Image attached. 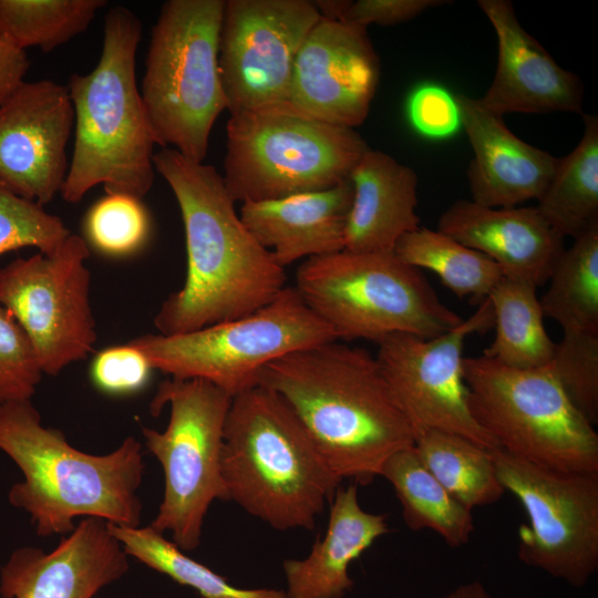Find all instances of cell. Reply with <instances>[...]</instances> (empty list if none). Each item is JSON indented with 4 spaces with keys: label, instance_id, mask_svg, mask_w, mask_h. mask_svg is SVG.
I'll list each match as a JSON object with an SVG mask.
<instances>
[{
    "label": "cell",
    "instance_id": "cell-1",
    "mask_svg": "<svg viewBox=\"0 0 598 598\" xmlns=\"http://www.w3.org/2000/svg\"><path fill=\"white\" fill-rule=\"evenodd\" d=\"M153 163L179 206L187 254L184 286L154 318L159 334L238 319L272 301L286 287L285 268L244 225L221 174L172 147Z\"/></svg>",
    "mask_w": 598,
    "mask_h": 598
},
{
    "label": "cell",
    "instance_id": "cell-2",
    "mask_svg": "<svg viewBox=\"0 0 598 598\" xmlns=\"http://www.w3.org/2000/svg\"><path fill=\"white\" fill-rule=\"evenodd\" d=\"M257 384L278 393L333 472L369 485L385 461L414 444V430L394 400L375 355L324 342L268 363Z\"/></svg>",
    "mask_w": 598,
    "mask_h": 598
},
{
    "label": "cell",
    "instance_id": "cell-3",
    "mask_svg": "<svg viewBox=\"0 0 598 598\" xmlns=\"http://www.w3.org/2000/svg\"><path fill=\"white\" fill-rule=\"evenodd\" d=\"M0 451L23 474L9 502L30 515L39 536L70 534L78 517L140 526L144 463L133 436L107 454H89L45 427L30 400L14 401L0 405Z\"/></svg>",
    "mask_w": 598,
    "mask_h": 598
},
{
    "label": "cell",
    "instance_id": "cell-4",
    "mask_svg": "<svg viewBox=\"0 0 598 598\" xmlns=\"http://www.w3.org/2000/svg\"><path fill=\"white\" fill-rule=\"evenodd\" d=\"M141 37L142 23L135 13L113 7L104 17L97 64L69 79L75 140L61 189L68 203H79L100 184L107 194L138 199L153 185L157 143L135 78Z\"/></svg>",
    "mask_w": 598,
    "mask_h": 598
},
{
    "label": "cell",
    "instance_id": "cell-5",
    "mask_svg": "<svg viewBox=\"0 0 598 598\" xmlns=\"http://www.w3.org/2000/svg\"><path fill=\"white\" fill-rule=\"evenodd\" d=\"M221 473L227 501L277 530H312L342 483L286 401L260 384L231 399Z\"/></svg>",
    "mask_w": 598,
    "mask_h": 598
},
{
    "label": "cell",
    "instance_id": "cell-6",
    "mask_svg": "<svg viewBox=\"0 0 598 598\" xmlns=\"http://www.w3.org/2000/svg\"><path fill=\"white\" fill-rule=\"evenodd\" d=\"M295 288L337 340L378 343L393 333L432 339L463 319L420 269L392 252L340 250L306 259Z\"/></svg>",
    "mask_w": 598,
    "mask_h": 598
},
{
    "label": "cell",
    "instance_id": "cell-7",
    "mask_svg": "<svg viewBox=\"0 0 598 598\" xmlns=\"http://www.w3.org/2000/svg\"><path fill=\"white\" fill-rule=\"evenodd\" d=\"M226 137L221 176L241 204L334 187L370 148L354 128L323 122L290 102L230 114Z\"/></svg>",
    "mask_w": 598,
    "mask_h": 598
},
{
    "label": "cell",
    "instance_id": "cell-8",
    "mask_svg": "<svg viewBox=\"0 0 598 598\" xmlns=\"http://www.w3.org/2000/svg\"><path fill=\"white\" fill-rule=\"evenodd\" d=\"M225 0L163 3L145 58L141 95L156 143L203 163L227 102L218 69Z\"/></svg>",
    "mask_w": 598,
    "mask_h": 598
},
{
    "label": "cell",
    "instance_id": "cell-9",
    "mask_svg": "<svg viewBox=\"0 0 598 598\" xmlns=\"http://www.w3.org/2000/svg\"><path fill=\"white\" fill-rule=\"evenodd\" d=\"M468 408L503 450L566 472L598 473V435L573 404L549 364L507 367L464 358Z\"/></svg>",
    "mask_w": 598,
    "mask_h": 598
},
{
    "label": "cell",
    "instance_id": "cell-10",
    "mask_svg": "<svg viewBox=\"0 0 598 598\" xmlns=\"http://www.w3.org/2000/svg\"><path fill=\"white\" fill-rule=\"evenodd\" d=\"M231 396L200 379H167L159 383L150 411L159 415L169 405L163 432L143 427L145 446L164 473V493L151 526L182 550L196 549L214 501H227L221 447Z\"/></svg>",
    "mask_w": 598,
    "mask_h": 598
},
{
    "label": "cell",
    "instance_id": "cell-11",
    "mask_svg": "<svg viewBox=\"0 0 598 598\" xmlns=\"http://www.w3.org/2000/svg\"><path fill=\"white\" fill-rule=\"evenodd\" d=\"M333 340L332 330L297 289L286 286L272 301L241 318L183 334H144L130 343L153 369L174 379L208 381L234 398L257 385L268 363Z\"/></svg>",
    "mask_w": 598,
    "mask_h": 598
},
{
    "label": "cell",
    "instance_id": "cell-12",
    "mask_svg": "<svg viewBox=\"0 0 598 598\" xmlns=\"http://www.w3.org/2000/svg\"><path fill=\"white\" fill-rule=\"evenodd\" d=\"M497 477L522 504L528 524L518 529L526 565L585 586L598 568V473L566 472L492 450Z\"/></svg>",
    "mask_w": 598,
    "mask_h": 598
},
{
    "label": "cell",
    "instance_id": "cell-13",
    "mask_svg": "<svg viewBox=\"0 0 598 598\" xmlns=\"http://www.w3.org/2000/svg\"><path fill=\"white\" fill-rule=\"evenodd\" d=\"M89 257L84 238L71 234L52 255L17 258L0 269V303L30 339L45 374L85 359L96 341Z\"/></svg>",
    "mask_w": 598,
    "mask_h": 598
},
{
    "label": "cell",
    "instance_id": "cell-14",
    "mask_svg": "<svg viewBox=\"0 0 598 598\" xmlns=\"http://www.w3.org/2000/svg\"><path fill=\"white\" fill-rule=\"evenodd\" d=\"M493 326L494 311L487 298L470 318L435 338L393 333L377 343V361L414 433L437 430L489 450L498 447L470 411L463 365L467 337Z\"/></svg>",
    "mask_w": 598,
    "mask_h": 598
},
{
    "label": "cell",
    "instance_id": "cell-15",
    "mask_svg": "<svg viewBox=\"0 0 598 598\" xmlns=\"http://www.w3.org/2000/svg\"><path fill=\"white\" fill-rule=\"evenodd\" d=\"M320 19L308 0H225L218 69L229 114L289 102L297 54Z\"/></svg>",
    "mask_w": 598,
    "mask_h": 598
},
{
    "label": "cell",
    "instance_id": "cell-16",
    "mask_svg": "<svg viewBox=\"0 0 598 598\" xmlns=\"http://www.w3.org/2000/svg\"><path fill=\"white\" fill-rule=\"evenodd\" d=\"M74 110L66 85L23 82L0 105V184L43 206L61 193Z\"/></svg>",
    "mask_w": 598,
    "mask_h": 598
},
{
    "label": "cell",
    "instance_id": "cell-17",
    "mask_svg": "<svg viewBox=\"0 0 598 598\" xmlns=\"http://www.w3.org/2000/svg\"><path fill=\"white\" fill-rule=\"evenodd\" d=\"M379 79L367 29L321 17L297 54L288 101L323 122L354 128L369 114Z\"/></svg>",
    "mask_w": 598,
    "mask_h": 598
},
{
    "label": "cell",
    "instance_id": "cell-18",
    "mask_svg": "<svg viewBox=\"0 0 598 598\" xmlns=\"http://www.w3.org/2000/svg\"><path fill=\"white\" fill-rule=\"evenodd\" d=\"M107 523L86 517L50 553L16 549L0 573L2 598H93L128 570Z\"/></svg>",
    "mask_w": 598,
    "mask_h": 598
},
{
    "label": "cell",
    "instance_id": "cell-19",
    "mask_svg": "<svg viewBox=\"0 0 598 598\" xmlns=\"http://www.w3.org/2000/svg\"><path fill=\"white\" fill-rule=\"evenodd\" d=\"M497 38L493 81L481 103L507 113H582L584 86L575 73L559 66L519 23L509 0H478Z\"/></svg>",
    "mask_w": 598,
    "mask_h": 598
},
{
    "label": "cell",
    "instance_id": "cell-20",
    "mask_svg": "<svg viewBox=\"0 0 598 598\" xmlns=\"http://www.w3.org/2000/svg\"><path fill=\"white\" fill-rule=\"evenodd\" d=\"M474 157L467 168L471 200L486 207H515L538 199L550 182L559 157L520 140L504 116L478 99L455 94Z\"/></svg>",
    "mask_w": 598,
    "mask_h": 598
},
{
    "label": "cell",
    "instance_id": "cell-21",
    "mask_svg": "<svg viewBox=\"0 0 598 598\" xmlns=\"http://www.w3.org/2000/svg\"><path fill=\"white\" fill-rule=\"evenodd\" d=\"M437 230L489 257L504 277L536 288L565 249L536 206L486 207L457 199L441 215Z\"/></svg>",
    "mask_w": 598,
    "mask_h": 598
},
{
    "label": "cell",
    "instance_id": "cell-22",
    "mask_svg": "<svg viewBox=\"0 0 598 598\" xmlns=\"http://www.w3.org/2000/svg\"><path fill=\"white\" fill-rule=\"evenodd\" d=\"M352 198L353 188L348 178L326 190L243 203L239 217L285 268L302 258L344 249V228Z\"/></svg>",
    "mask_w": 598,
    "mask_h": 598
},
{
    "label": "cell",
    "instance_id": "cell-23",
    "mask_svg": "<svg viewBox=\"0 0 598 598\" xmlns=\"http://www.w3.org/2000/svg\"><path fill=\"white\" fill-rule=\"evenodd\" d=\"M353 198L344 249L392 252L399 239L420 227L417 175L391 155L371 147L349 175Z\"/></svg>",
    "mask_w": 598,
    "mask_h": 598
},
{
    "label": "cell",
    "instance_id": "cell-24",
    "mask_svg": "<svg viewBox=\"0 0 598 598\" xmlns=\"http://www.w3.org/2000/svg\"><path fill=\"white\" fill-rule=\"evenodd\" d=\"M329 504L323 537L305 558L282 563L287 598H343L354 585L349 566L390 532L384 514L361 507L354 483L340 486Z\"/></svg>",
    "mask_w": 598,
    "mask_h": 598
},
{
    "label": "cell",
    "instance_id": "cell-25",
    "mask_svg": "<svg viewBox=\"0 0 598 598\" xmlns=\"http://www.w3.org/2000/svg\"><path fill=\"white\" fill-rule=\"evenodd\" d=\"M380 476L392 485L410 529H431L453 548L470 542L474 532L472 509L443 487L422 464L413 446L390 456Z\"/></svg>",
    "mask_w": 598,
    "mask_h": 598
},
{
    "label": "cell",
    "instance_id": "cell-26",
    "mask_svg": "<svg viewBox=\"0 0 598 598\" xmlns=\"http://www.w3.org/2000/svg\"><path fill=\"white\" fill-rule=\"evenodd\" d=\"M584 132L576 147L559 157L536 208L560 236L577 237L598 224V117L582 114Z\"/></svg>",
    "mask_w": 598,
    "mask_h": 598
},
{
    "label": "cell",
    "instance_id": "cell-27",
    "mask_svg": "<svg viewBox=\"0 0 598 598\" xmlns=\"http://www.w3.org/2000/svg\"><path fill=\"white\" fill-rule=\"evenodd\" d=\"M536 287L502 277L488 295L494 311L495 338L483 355L516 369L548 364L555 344L545 327Z\"/></svg>",
    "mask_w": 598,
    "mask_h": 598
},
{
    "label": "cell",
    "instance_id": "cell-28",
    "mask_svg": "<svg viewBox=\"0 0 598 598\" xmlns=\"http://www.w3.org/2000/svg\"><path fill=\"white\" fill-rule=\"evenodd\" d=\"M413 448L443 487L470 509L494 504L506 492L487 447L456 434L425 429L415 433Z\"/></svg>",
    "mask_w": 598,
    "mask_h": 598
},
{
    "label": "cell",
    "instance_id": "cell-29",
    "mask_svg": "<svg viewBox=\"0 0 598 598\" xmlns=\"http://www.w3.org/2000/svg\"><path fill=\"white\" fill-rule=\"evenodd\" d=\"M539 299L544 317L563 333L598 332V224L564 249Z\"/></svg>",
    "mask_w": 598,
    "mask_h": 598
},
{
    "label": "cell",
    "instance_id": "cell-30",
    "mask_svg": "<svg viewBox=\"0 0 598 598\" xmlns=\"http://www.w3.org/2000/svg\"><path fill=\"white\" fill-rule=\"evenodd\" d=\"M393 252L405 264L434 272L458 299L480 305L503 277L489 257L454 238L425 227L410 231L396 243Z\"/></svg>",
    "mask_w": 598,
    "mask_h": 598
},
{
    "label": "cell",
    "instance_id": "cell-31",
    "mask_svg": "<svg viewBox=\"0 0 598 598\" xmlns=\"http://www.w3.org/2000/svg\"><path fill=\"white\" fill-rule=\"evenodd\" d=\"M107 527L127 556L194 589L203 598H287L285 590L243 588L230 584L209 567L185 555L151 525L128 527L107 523Z\"/></svg>",
    "mask_w": 598,
    "mask_h": 598
},
{
    "label": "cell",
    "instance_id": "cell-32",
    "mask_svg": "<svg viewBox=\"0 0 598 598\" xmlns=\"http://www.w3.org/2000/svg\"><path fill=\"white\" fill-rule=\"evenodd\" d=\"M105 0H0V40L44 52L84 32Z\"/></svg>",
    "mask_w": 598,
    "mask_h": 598
},
{
    "label": "cell",
    "instance_id": "cell-33",
    "mask_svg": "<svg viewBox=\"0 0 598 598\" xmlns=\"http://www.w3.org/2000/svg\"><path fill=\"white\" fill-rule=\"evenodd\" d=\"M151 218L142 199L126 194H107L86 213L84 233L89 244L110 257L138 251L147 241Z\"/></svg>",
    "mask_w": 598,
    "mask_h": 598
},
{
    "label": "cell",
    "instance_id": "cell-34",
    "mask_svg": "<svg viewBox=\"0 0 598 598\" xmlns=\"http://www.w3.org/2000/svg\"><path fill=\"white\" fill-rule=\"evenodd\" d=\"M70 235L60 217L0 184V256L24 247L52 255Z\"/></svg>",
    "mask_w": 598,
    "mask_h": 598
},
{
    "label": "cell",
    "instance_id": "cell-35",
    "mask_svg": "<svg viewBox=\"0 0 598 598\" xmlns=\"http://www.w3.org/2000/svg\"><path fill=\"white\" fill-rule=\"evenodd\" d=\"M578 411L598 423V332L563 333L548 363Z\"/></svg>",
    "mask_w": 598,
    "mask_h": 598
},
{
    "label": "cell",
    "instance_id": "cell-36",
    "mask_svg": "<svg viewBox=\"0 0 598 598\" xmlns=\"http://www.w3.org/2000/svg\"><path fill=\"white\" fill-rule=\"evenodd\" d=\"M42 374L30 339L0 303V405L31 400Z\"/></svg>",
    "mask_w": 598,
    "mask_h": 598
},
{
    "label": "cell",
    "instance_id": "cell-37",
    "mask_svg": "<svg viewBox=\"0 0 598 598\" xmlns=\"http://www.w3.org/2000/svg\"><path fill=\"white\" fill-rule=\"evenodd\" d=\"M406 115L414 131L426 138H447L462 128L455 94L434 83L422 84L411 92Z\"/></svg>",
    "mask_w": 598,
    "mask_h": 598
},
{
    "label": "cell",
    "instance_id": "cell-38",
    "mask_svg": "<svg viewBox=\"0 0 598 598\" xmlns=\"http://www.w3.org/2000/svg\"><path fill=\"white\" fill-rule=\"evenodd\" d=\"M153 368L145 354L127 342L102 350L91 365V378L101 391L127 394L141 390Z\"/></svg>",
    "mask_w": 598,
    "mask_h": 598
},
{
    "label": "cell",
    "instance_id": "cell-39",
    "mask_svg": "<svg viewBox=\"0 0 598 598\" xmlns=\"http://www.w3.org/2000/svg\"><path fill=\"white\" fill-rule=\"evenodd\" d=\"M450 3L445 0H358L350 1L339 20L368 28L410 21L427 9Z\"/></svg>",
    "mask_w": 598,
    "mask_h": 598
},
{
    "label": "cell",
    "instance_id": "cell-40",
    "mask_svg": "<svg viewBox=\"0 0 598 598\" xmlns=\"http://www.w3.org/2000/svg\"><path fill=\"white\" fill-rule=\"evenodd\" d=\"M29 66L25 51L0 40V105L24 82Z\"/></svg>",
    "mask_w": 598,
    "mask_h": 598
},
{
    "label": "cell",
    "instance_id": "cell-41",
    "mask_svg": "<svg viewBox=\"0 0 598 598\" xmlns=\"http://www.w3.org/2000/svg\"><path fill=\"white\" fill-rule=\"evenodd\" d=\"M441 598H492L486 587L480 581H468L458 585L456 588Z\"/></svg>",
    "mask_w": 598,
    "mask_h": 598
},
{
    "label": "cell",
    "instance_id": "cell-42",
    "mask_svg": "<svg viewBox=\"0 0 598 598\" xmlns=\"http://www.w3.org/2000/svg\"><path fill=\"white\" fill-rule=\"evenodd\" d=\"M322 18L339 20L350 3V0H317L313 1Z\"/></svg>",
    "mask_w": 598,
    "mask_h": 598
}]
</instances>
